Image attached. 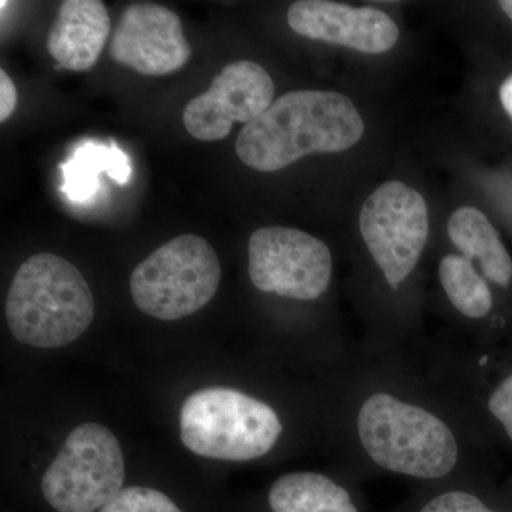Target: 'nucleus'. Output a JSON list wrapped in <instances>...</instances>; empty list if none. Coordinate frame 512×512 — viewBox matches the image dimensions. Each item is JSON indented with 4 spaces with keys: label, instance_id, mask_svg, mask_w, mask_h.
<instances>
[{
    "label": "nucleus",
    "instance_id": "1",
    "mask_svg": "<svg viewBox=\"0 0 512 512\" xmlns=\"http://www.w3.org/2000/svg\"><path fill=\"white\" fill-rule=\"evenodd\" d=\"M363 134L362 116L345 94L298 90L279 97L262 116L245 124L235 151L249 168L274 173L312 154L349 150Z\"/></svg>",
    "mask_w": 512,
    "mask_h": 512
},
{
    "label": "nucleus",
    "instance_id": "2",
    "mask_svg": "<svg viewBox=\"0 0 512 512\" xmlns=\"http://www.w3.org/2000/svg\"><path fill=\"white\" fill-rule=\"evenodd\" d=\"M356 436L366 457L387 473L434 481L450 476L461 448L440 414L399 394L377 390L359 404Z\"/></svg>",
    "mask_w": 512,
    "mask_h": 512
},
{
    "label": "nucleus",
    "instance_id": "3",
    "mask_svg": "<svg viewBox=\"0 0 512 512\" xmlns=\"http://www.w3.org/2000/svg\"><path fill=\"white\" fill-rule=\"evenodd\" d=\"M93 318L92 289L67 259L37 254L19 266L6 299V322L19 342L63 348L80 338Z\"/></svg>",
    "mask_w": 512,
    "mask_h": 512
},
{
    "label": "nucleus",
    "instance_id": "4",
    "mask_svg": "<svg viewBox=\"0 0 512 512\" xmlns=\"http://www.w3.org/2000/svg\"><path fill=\"white\" fill-rule=\"evenodd\" d=\"M281 419L268 403L229 387H208L187 397L180 413L181 441L198 456L249 461L268 454L281 437Z\"/></svg>",
    "mask_w": 512,
    "mask_h": 512
},
{
    "label": "nucleus",
    "instance_id": "5",
    "mask_svg": "<svg viewBox=\"0 0 512 512\" xmlns=\"http://www.w3.org/2000/svg\"><path fill=\"white\" fill-rule=\"evenodd\" d=\"M221 276L220 259L210 242L184 234L161 245L134 269L131 298L151 318L183 319L211 302Z\"/></svg>",
    "mask_w": 512,
    "mask_h": 512
},
{
    "label": "nucleus",
    "instance_id": "6",
    "mask_svg": "<svg viewBox=\"0 0 512 512\" xmlns=\"http://www.w3.org/2000/svg\"><path fill=\"white\" fill-rule=\"evenodd\" d=\"M126 466L119 440L107 427H76L47 468L40 491L56 512H99L123 490Z\"/></svg>",
    "mask_w": 512,
    "mask_h": 512
},
{
    "label": "nucleus",
    "instance_id": "7",
    "mask_svg": "<svg viewBox=\"0 0 512 512\" xmlns=\"http://www.w3.org/2000/svg\"><path fill=\"white\" fill-rule=\"evenodd\" d=\"M359 228L387 285L396 291L413 274L429 238V210L420 192L387 181L363 204Z\"/></svg>",
    "mask_w": 512,
    "mask_h": 512
},
{
    "label": "nucleus",
    "instance_id": "8",
    "mask_svg": "<svg viewBox=\"0 0 512 512\" xmlns=\"http://www.w3.org/2000/svg\"><path fill=\"white\" fill-rule=\"evenodd\" d=\"M248 274L259 291L315 301L328 291L333 258L328 245L308 232L266 227L249 238Z\"/></svg>",
    "mask_w": 512,
    "mask_h": 512
},
{
    "label": "nucleus",
    "instance_id": "9",
    "mask_svg": "<svg viewBox=\"0 0 512 512\" xmlns=\"http://www.w3.org/2000/svg\"><path fill=\"white\" fill-rule=\"evenodd\" d=\"M275 84L261 64L229 63L207 92L185 107L184 126L190 136L212 143L231 133L235 123H251L272 106Z\"/></svg>",
    "mask_w": 512,
    "mask_h": 512
},
{
    "label": "nucleus",
    "instance_id": "10",
    "mask_svg": "<svg viewBox=\"0 0 512 512\" xmlns=\"http://www.w3.org/2000/svg\"><path fill=\"white\" fill-rule=\"evenodd\" d=\"M111 59L143 76L183 69L191 57L177 13L156 3H134L121 13L110 40Z\"/></svg>",
    "mask_w": 512,
    "mask_h": 512
},
{
    "label": "nucleus",
    "instance_id": "11",
    "mask_svg": "<svg viewBox=\"0 0 512 512\" xmlns=\"http://www.w3.org/2000/svg\"><path fill=\"white\" fill-rule=\"evenodd\" d=\"M288 25L308 39L355 49L367 55L389 52L399 39V28L376 8H355L328 0H299L288 10Z\"/></svg>",
    "mask_w": 512,
    "mask_h": 512
},
{
    "label": "nucleus",
    "instance_id": "12",
    "mask_svg": "<svg viewBox=\"0 0 512 512\" xmlns=\"http://www.w3.org/2000/svg\"><path fill=\"white\" fill-rule=\"evenodd\" d=\"M111 30L109 10L100 0H66L47 36V52L72 72H87L99 62Z\"/></svg>",
    "mask_w": 512,
    "mask_h": 512
},
{
    "label": "nucleus",
    "instance_id": "13",
    "mask_svg": "<svg viewBox=\"0 0 512 512\" xmlns=\"http://www.w3.org/2000/svg\"><path fill=\"white\" fill-rule=\"evenodd\" d=\"M447 231L464 258L478 262L488 281L504 288L511 284V256L483 212L474 207L458 208L448 221Z\"/></svg>",
    "mask_w": 512,
    "mask_h": 512
},
{
    "label": "nucleus",
    "instance_id": "14",
    "mask_svg": "<svg viewBox=\"0 0 512 512\" xmlns=\"http://www.w3.org/2000/svg\"><path fill=\"white\" fill-rule=\"evenodd\" d=\"M272 512H359L348 488L320 473H289L268 493Z\"/></svg>",
    "mask_w": 512,
    "mask_h": 512
},
{
    "label": "nucleus",
    "instance_id": "15",
    "mask_svg": "<svg viewBox=\"0 0 512 512\" xmlns=\"http://www.w3.org/2000/svg\"><path fill=\"white\" fill-rule=\"evenodd\" d=\"M62 191L76 202L89 201L99 190V174L107 173L119 184L130 181L131 161L116 144L84 141L62 164Z\"/></svg>",
    "mask_w": 512,
    "mask_h": 512
},
{
    "label": "nucleus",
    "instance_id": "16",
    "mask_svg": "<svg viewBox=\"0 0 512 512\" xmlns=\"http://www.w3.org/2000/svg\"><path fill=\"white\" fill-rule=\"evenodd\" d=\"M440 284L461 315L481 319L493 309V295L476 266L463 255H446L439 265Z\"/></svg>",
    "mask_w": 512,
    "mask_h": 512
},
{
    "label": "nucleus",
    "instance_id": "17",
    "mask_svg": "<svg viewBox=\"0 0 512 512\" xmlns=\"http://www.w3.org/2000/svg\"><path fill=\"white\" fill-rule=\"evenodd\" d=\"M99 512H184L173 498L156 488L131 485Z\"/></svg>",
    "mask_w": 512,
    "mask_h": 512
},
{
    "label": "nucleus",
    "instance_id": "18",
    "mask_svg": "<svg viewBox=\"0 0 512 512\" xmlns=\"http://www.w3.org/2000/svg\"><path fill=\"white\" fill-rule=\"evenodd\" d=\"M419 512H500L487 507L476 494L466 490H447L430 498Z\"/></svg>",
    "mask_w": 512,
    "mask_h": 512
},
{
    "label": "nucleus",
    "instance_id": "19",
    "mask_svg": "<svg viewBox=\"0 0 512 512\" xmlns=\"http://www.w3.org/2000/svg\"><path fill=\"white\" fill-rule=\"evenodd\" d=\"M487 406L512 441V373L495 387Z\"/></svg>",
    "mask_w": 512,
    "mask_h": 512
},
{
    "label": "nucleus",
    "instance_id": "20",
    "mask_svg": "<svg viewBox=\"0 0 512 512\" xmlns=\"http://www.w3.org/2000/svg\"><path fill=\"white\" fill-rule=\"evenodd\" d=\"M18 104V92L15 83L5 70H0V121L5 123L12 116Z\"/></svg>",
    "mask_w": 512,
    "mask_h": 512
},
{
    "label": "nucleus",
    "instance_id": "21",
    "mask_svg": "<svg viewBox=\"0 0 512 512\" xmlns=\"http://www.w3.org/2000/svg\"><path fill=\"white\" fill-rule=\"evenodd\" d=\"M500 101L504 110L512 120V73L504 80L500 87Z\"/></svg>",
    "mask_w": 512,
    "mask_h": 512
},
{
    "label": "nucleus",
    "instance_id": "22",
    "mask_svg": "<svg viewBox=\"0 0 512 512\" xmlns=\"http://www.w3.org/2000/svg\"><path fill=\"white\" fill-rule=\"evenodd\" d=\"M500 6L504 10L505 15L512 20V0H501Z\"/></svg>",
    "mask_w": 512,
    "mask_h": 512
}]
</instances>
